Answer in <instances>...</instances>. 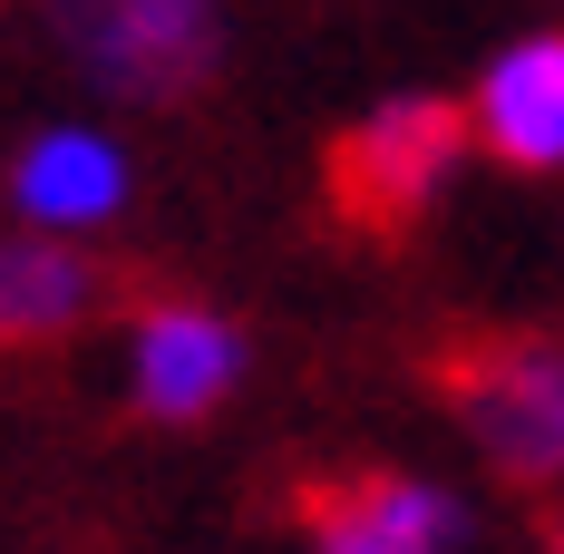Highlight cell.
Returning a JSON list of instances; mask_svg holds the SVG:
<instances>
[{"label":"cell","instance_id":"obj_3","mask_svg":"<svg viewBox=\"0 0 564 554\" xmlns=\"http://www.w3.org/2000/svg\"><path fill=\"white\" fill-rule=\"evenodd\" d=\"M68 50L127 98H185L215 68V0H50Z\"/></svg>","mask_w":564,"mask_h":554},{"label":"cell","instance_id":"obj_6","mask_svg":"<svg viewBox=\"0 0 564 554\" xmlns=\"http://www.w3.org/2000/svg\"><path fill=\"white\" fill-rule=\"evenodd\" d=\"M477 127L507 166H564V40H525L497 58Z\"/></svg>","mask_w":564,"mask_h":554},{"label":"cell","instance_id":"obj_4","mask_svg":"<svg viewBox=\"0 0 564 554\" xmlns=\"http://www.w3.org/2000/svg\"><path fill=\"white\" fill-rule=\"evenodd\" d=\"M302 525L322 554H438L457 535V506L409 477H322L302 487Z\"/></svg>","mask_w":564,"mask_h":554},{"label":"cell","instance_id":"obj_5","mask_svg":"<svg viewBox=\"0 0 564 554\" xmlns=\"http://www.w3.org/2000/svg\"><path fill=\"white\" fill-rule=\"evenodd\" d=\"M234 332L215 312H195V302H166V312H147V332H137V399L156 409V419H195V409H215L234 380Z\"/></svg>","mask_w":564,"mask_h":554},{"label":"cell","instance_id":"obj_8","mask_svg":"<svg viewBox=\"0 0 564 554\" xmlns=\"http://www.w3.org/2000/svg\"><path fill=\"white\" fill-rule=\"evenodd\" d=\"M127 195V166H117L98 137H40L20 156V205L40 224H98Z\"/></svg>","mask_w":564,"mask_h":554},{"label":"cell","instance_id":"obj_7","mask_svg":"<svg viewBox=\"0 0 564 554\" xmlns=\"http://www.w3.org/2000/svg\"><path fill=\"white\" fill-rule=\"evenodd\" d=\"M108 273L58 253V243H0V340H58L98 312Z\"/></svg>","mask_w":564,"mask_h":554},{"label":"cell","instance_id":"obj_2","mask_svg":"<svg viewBox=\"0 0 564 554\" xmlns=\"http://www.w3.org/2000/svg\"><path fill=\"white\" fill-rule=\"evenodd\" d=\"M457 146H467V117L448 98H399V108L360 117L332 146V215L370 243L409 233L419 205L438 195V175L457 166Z\"/></svg>","mask_w":564,"mask_h":554},{"label":"cell","instance_id":"obj_1","mask_svg":"<svg viewBox=\"0 0 564 554\" xmlns=\"http://www.w3.org/2000/svg\"><path fill=\"white\" fill-rule=\"evenodd\" d=\"M429 380L507 477L564 467V332H467L429 360Z\"/></svg>","mask_w":564,"mask_h":554}]
</instances>
